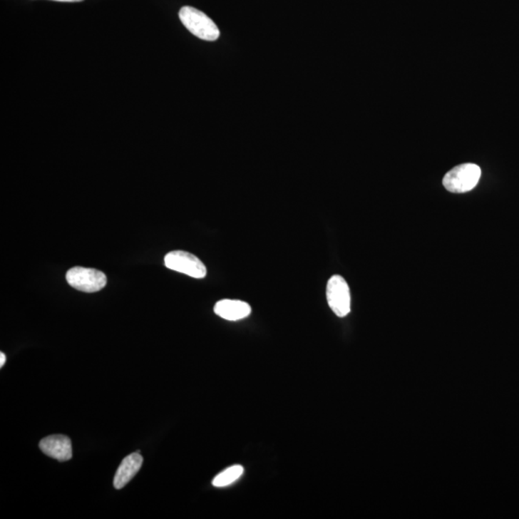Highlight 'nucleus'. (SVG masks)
Masks as SVG:
<instances>
[{
  "instance_id": "obj_5",
  "label": "nucleus",
  "mask_w": 519,
  "mask_h": 519,
  "mask_svg": "<svg viewBox=\"0 0 519 519\" xmlns=\"http://www.w3.org/2000/svg\"><path fill=\"white\" fill-rule=\"evenodd\" d=\"M66 278L70 286L84 292L101 291L107 284V277L103 272L83 267H73L68 270Z\"/></svg>"
},
{
  "instance_id": "obj_1",
  "label": "nucleus",
  "mask_w": 519,
  "mask_h": 519,
  "mask_svg": "<svg viewBox=\"0 0 519 519\" xmlns=\"http://www.w3.org/2000/svg\"><path fill=\"white\" fill-rule=\"evenodd\" d=\"M179 18L185 27L201 40L214 41L220 37V30L217 24L208 16L195 8H182L179 12Z\"/></svg>"
},
{
  "instance_id": "obj_7",
  "label": "nucleus",
  "mask_w": 519,
  "mask_h": 519,
  "mask_svg": "<svg viewBox=\"0 0 519 519\" xmlns=\"http://www.w3.org/2000/svg\"><path fill=\"white\" fill-rule=\"evenodd\" d=\"M215 314L229 322L245 319L251 314L250 305L241 300L223 299L215 305Z\"/></svg>"
},
{
  "instance_id": "obj_2",
  "label": "nucleus",
  "mask_w": 519,
  "mask_h": 519,
  "mask_svg": "<svg viewBox=\"0 0 519 519\" xmlns=\"http://www.w3.org/2000/svg\"><path fill=\"white\" fill-rule=\"evenodd\" d=\"M481 173V168L475 164L457 165L444 176L443 186L450 192H469L478 184Z\"/></svg>"
},
{
  "instance_id": "obj_4",
  "label": "nucleus",
  "mask_w": 519,
  "mask_h": 519,
  "mask_svg": "<svg viewBox=\"0 0 519 519\" xmlns=\"http://www.w3.org/2000/svg\"><path fill=\"white\" fill-rule=\"evenodd\" d=\"M165 264L168 269L192 278L202 279L207 274L205 264L197 256L183 250L168 252L165 257Z\"/></svg>"
},
{
  "instance_id": "obj_6",
  "label": "nucleus",
  "mask_w": 519,
  "mask_h": 519,
  "mask_svg": "<svg viewBox=\"0 0 519 519\" xmlns=\"http://www.w3.org/2000/svg\"><path fill=\"white\" fill-rule=\"evenodd\" d=\"M40 448L46 456L60 462H66L73 457L71 441L66 436L54 435L43 438L40 443Z\"/></svg>"
},
{
  "instance_id": "obj_9",
  "label": "nucleus",
  "mask_w": 519,
  "mask_h": 519,
  "mask_svg": "<svg viewBox=\"0 0 519 519\" xmlns=\"http://www.w3.org/2000/svg\"><path fill=\"white\" fill-rule=\"evenodd\" d=\"M244 472L245 468L242 466H230L215 477V479L212 480V485L215 488L228 487L241 478Z\"/></svg>"
},
{
  "instance_id": "obj_3",
  "label": "nucleus",
  "mask_w": 519,
  "mask_h": 519,
  "mask_svg": "<svg viewBox=\"0 0 519 519\" xmlns=\"http://www.w3.org/2000/svg\"><path fill=\"white\" fill-rule=\"evenodd\" d=\"M327 302L331 310L339 317H346L351 310V297L346 281L341 275L329 279L327 288Z\"/></svg>"
},
{
  "instance_id": "obj_10",
  "label": "nucleus",
  "mask_w": 519,
  "mask_h": 519,
  "mask_svg": "<svg viewBox=\"0 0 519 519\" xmlns=\"http://www.w3.org/2000/svg\"><path fill=\"white\" fill-rule=\"evenodd\" d=\"M5 361H6V356H5L4 353H0V366H4L5 364Z\"/></svg>"
},
{
  "instance_id": "obj_8",
  "label": "nucleus",
  "mask_w": 519,
  "mask_h": 519,
  "mask_svg": "<svg viewBox=\"0 0 519 519\" xmlns=\"http://www.w3.org/2000/svg\"><path fill=\"white\" fill-rule=\"evenodd\" d=\"M143 463V459L139 452L132 453L129 456L124 458L120 466H118L117 473L115 475L114 487L117 490L125 487L133 479L135 475L139 472Z\"/></svg>"
},
{
  "instance_id": "obj_11",
  "label": "nucleus",
  "mask_w": 519,
  "mask_h": 519,
  "mask_svg": "<svg viewBox=\"0 0 519 519\" xmlns=\"http://www.w3.org/2000/svg\"><path fill=\"white\" fill-rule=\"evenodd\" d=\"M54 1H60V2H80V1H83V0H54Z\"/></svg>"
}]
</instances>
